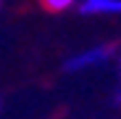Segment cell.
Instances as JSON below:
<instances>
[{
    "label": "cell",
    "mask_w": 121,
    "mask_h": 119,
    "mask_svg": "<svg viewBox=\"0 0 121 119\" xmlns=\"http://www.w3.org/2000/svg\"><path fill=\"white\" fill-rule=\"evenodd\" d=\"M111 56H113V48H108V45H92V48H87V50L74 53L69 61L63 64V69H66V71H87V69H97V66H103Z\"/></svg>",
    "instance_id": "obj_1"
},
{
    "label": "cell",
    "mask_w": 121,
    "mask_h": 119,
    "mask_svg": "<svg viewBox=\"0 0 121 119\" xmlns=\"http://www.w3.org/2000/svg\"><path fill=\"white\" fill-rule=\"evenodd\" d=\"M84 16H121V0H79Z\"/></svg>",
    "instance_id": "obj_2"
},
{
    "label": "cell",
    "mask_w": 121,
    "mask_h": 119,
    "mask_svg": "<svg viewBox=\"0 0 121 119\" xmlns=\"http://www.w3.org/2000/svg\"><path fill=\"white\" fill-rule=\"evenodd\" d=\"M39 3H42L48 11H55V13H58V11H69L71 5L79 3V0H39Z\"/></svg>",
    "instance_id": "obj_3"
},
{
    "label": "cell",
    "mask_w": 121,
    "mask_h": 119,
    "mask_svg": "<svg viewBox=\"0 0 121 119\" xmlns=\"http://www.w3.org/2000/svg\"><path fill=\"white\" fill-rule=\"evenodd\" d=\"M118 61H121V56H118Z\"/></svg>",
    "instance_id": "obj_4"
},
{
    "label": "cell",
    "mask_w": 121,
    "mask_h": 119,
    "mask_svg": "<svg viewBox=\"0 0 121 119\" xmlns=\"http://www.w3.org/2000/svg\"><path fill=\"white\" fill-rule=\"evenodd\" d=\"M0 3H3V0H0Z\"/></svg>",
    "instance_id": "obj_5"
}]
</instances>
